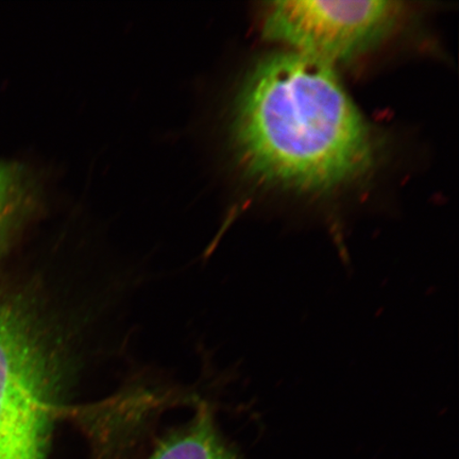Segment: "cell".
Masks as SVG:
<instances>
[{"label":"cell","instance_id":"1","mask_svg":"<svg viewBox=\"0 0 459 459\" xmlns=\"http://www.w3.org/2000/svg\"><path fill=\"white\" fill-rule=\"evenodd\" d=\"M230 136L247 177L290 191H334L376 160L371 130L334 67L291 50L266 57L245 78Z\"/></svg>","mask_w":459,"mask_h":459},{"label":"cell","instance_id":"2","mask_svg":"<svg viewBox=\"0 0 459 459\" xmlns=\"http://www.w3.org/2000/svg\"><path fill=\"white\" fill-rule=\"evenodd\" d=\"M37 309L0 294V459H45L53 428L57 363Z\"/></svg>","mask_w":459,"mask_h":459},{"label":"cell","instance_id":"3","mask_svg":"<svg viewBox=\"0 0 459 459\" xmlns=\"http://www.w3.org/2000/svg\"><path fill=\"white\" fill-rule=\"evenodd\" d=\"M402 13L401 3L385 0H281L269 4L263 34L334 67L380 44L397 27Z\"/></svg>","mask_w":459,"mask_h":459},{"label":"cell","instance_id":"4","mask_svg":"<svg viewBox=\"0 0 459 459\" xmlns=\"http://www.w3.org/2000/svg\"><path fill=\"white\" fill-rule=\"evenodd\" d=\"M38 186L20 164L0 162V260L21 222L37 205Z\"/></svg>","mask_w":459,"mask_h":459},{"label":"cell","instance_id":"5","mask_svg":"<svg viewBox=\"0 0 459 459\" xmlns=\"http://www.w3.org/2000/svg\"><path fill=\"white\" fill-rule=\"evenodd\" d=\"M149 459L238 458L223 444L213 417L204 407L189 426L165 439Z\"/></svg>","mask_w":459,"mask_h":459}]
</instances>
